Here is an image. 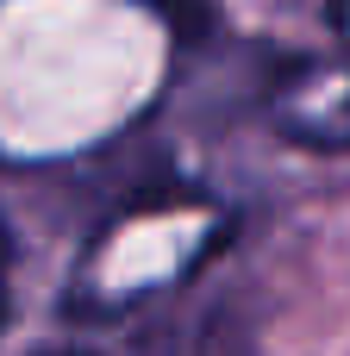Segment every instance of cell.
<instances>
[{"label": "cell", "mask_w": 350, "mask_h": 356, "mask_svg": "<svg viewBox=\"0 0 350 356\" xmlns=\"http://www.w3.org/2000/svg\"><path fill=\"white\" fill-rule=\"evenodd\" d=\"M326 75V100L301 94V88H276V125L294 138V144H319V150H350V56L338 63H319Z\"/></svg>", "instance_id": "6da1fadb"}, {"label": "cell", "mask_w": 350, "mask_h": 356, "mask_svg": "<svg viewBox=\"0 0 350 356\" xmlns=\"http://www.w3.org/2000/svg\"><path fill=\"white\" fill-rule=\"evenodd\" d=\"M0 275H6V232H0ZM0 307H6V300H0Z\"/></svg>", "instance_id": "7a4b0ae2"}]
</instances>
